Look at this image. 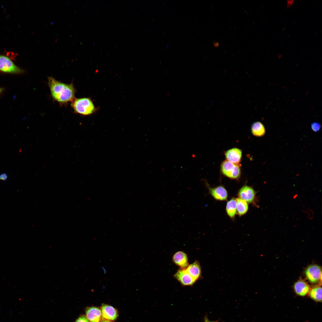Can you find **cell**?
<instances>
[{"mask_svg":"<svg viewBox=\"0 0 322 322\" xmlns=\"http://www.w3.org/2000/svg\"><path fill=\"white\" fill-rule=\"evenodd\" d=\"M48 80L51 96L60 106H66L75 98L76 90L72 83H65L51 76L48 77Z\"/></svg>","mask_w":322,"mask_h":322,"instance_id":"obj_1","label":"cell"},{"mask_svg":"<svg viewBox=\"0 0 322 322\" xmlns=\"http://www.w3.org/2000/svg\"><path fill=\"white\" fill-rule=\"evenodd\" d=\"M71 106L75 113L84 116L92 114L97 110L92 101L88 97L75 98Z\"/></svg>","mask_w":322,"mask_h":322,"instance_id":"obj_2","label":"cell"},{"mask_svg":"<svg viewBox=\"0 0 322 322\" xmlns=\"http://www.w3.org/2000/svg\"><path fill=\"white\" fill-rule=\"evenodd\" d=\"M221 170L223 175L231 179H238L241 176V168L239 165L227 160L222 162Z\"/></svg>","mask_w":322,"mask_h":322,"instance_id":"obj_3","label":"cell"},{"mask_svg":"<svg viewBox=\"0 0 322 322\" xmlns=\"http://www.w3.org/2000/svg\"><path fill=\"white\" fill-rule=\"evenodd\" d=\"M0 71L13 74H21L24 71L16 65L8 57L0 55Z\"/></svg>","mask_w":322,"mask_h":322,"instance_id":"obj_4","label":"cell"},{"mask_svg":"<svg viewBox=\"0 0 322 322\" xmlns=\"http://www.w3.org/2000/svg\"><path fill=\"white\" fill-rule=\"evenodd\" d=\"M305 274L307 280L312 284L318 283L321 281V270L318 265L314 264L309 266L306 269Z\"/></svg>","mask_w":322,"mask_h":322,"instance_id":"obj_5","label":"cell"},{"mask_svg":"<svg viewBox=\"0 0 322 322\" xmlns=\"http://www.w3.org/2000/svg\"><path fill=\"white\" fill-rule=\"evenodd\" d=\"M256 194V192L253 188L246 185L242 187L238 193L239 198L253 204L255 203Z\"/></svg>","mask_w":322,"mask_h":322,"instance_id":"obj_6","label":"cell"},{"mask_svg":"<svg viewBox=\"0 0 322 322\" xmlns=\"http://www.w3.org/2000/svg\"><path fill=\"white\" fill-rule=\"evenodd\" d=\"M210 194L216 200L219 201H225L227 198L228 193L225 187L222 185L211 188L207 185Z\"/></svg>","mask_w":322,"mask_h":322,"instance_id":"obj_7","label":"cell"},{"mask_svg":"<svg viewBox=\"0 0 322 322\" xmlns=\"http://www.w3.org/2000/svg\"><path fill=\"white\" fill-rule=\"evenodd\" d=\"M174 277L184 286L192 285L196 281L188 273L185 269L178 270L174 274Z\"/></svg>","mask_w":322,"mask_h":322,"instance_id":"obj_8","label":"cell"},{"mask_svg":"<svg viewBox=\"0 0 322 322\" xmlns=\"http://www.w3.org/2000/svg\"><path fill=\"white\" fill-rule=\"evenodd\" d=\"M101 311L102 317L105 320L114 321L116 319L118 316L117 309L108 304H103L101 307Z\"/></svg>","mask_w":322,"mask_h":322,"instance_id":"obj_9","label":"cell"},{"mask_svg":"<svg viewBox=\"0 0 322 322\" xmlns=\"http://www.w3.org/2000/svg\"><path fill=\"white\" fill-rule=\"evenodd\" d=\"M172 260L181 269L185 270L189 265L187 256L183 251H179L176 253L173 256Z\"/></svg>","mask_w":322,"mask_h":322,"instance_id":"obj_10","label":"cell"},{"mask_svg":"<svg viewBox=\"0 0 322 322\" xmlns=\"http://www.w3.org/2000/svg\"><path fill=\"white\" fill-rule=\"evenodd\" d=\"M242 154L241 150L234 148L227 151L225 152V156L227 160L234 164H238L241 161Z\"/></svg>","mask_w":322,"mask_h":322,"instance_id":"obj_11","label":"cell"},{"mask_svg":"<svg viewBox=\"0 0 322 322\" xmlns=\"http://www.w3.org/2000/svg\"><path fill=\"white\" fill-rule=\"evenodd\" d=\"M311 288L304 280L301 279L296 282L294 285V290L296 294L304 296L308 294Z\"/></svg>","mask_w":322,"mask_h":322,"instance_id":"obj_12","label":"cell"},{"mask_svg":"<svg viewBox=\"0 0 322 322\" xmlns=\"http://www.w3.org/2000/svg\"><path fill=\"white\" fill-rule=\"evenodd\" d=\"M86 316L90 322H100L101 316V309L96 307L87 308Z\"/></svg>","mask_w":322,"mask_h":322,"instance_id":"obj_13","label":"cell"},{"mask_svg":"<svg viewBox=\"0 0 322 322\" xmlns=\"http://www.w3.org/2000/svg\"><path fill=\"white\" fill-rule=\"evenodd\" d=\"M188 273L196 281L201 275V268L199 262L195 261L188 266L185 269Z\"/></svg>","mask_w":322,"mask_h":322,"instance_id":"obj_14","label":"cell"},{"mask_svg":"<svg viewBox=\"0 0 322 322\" xmlns=\"http://www.w3.org/2000/svg\"><path fill=\"white\" fill-rule=\"evenodd\" d=\"M226 210L229 217L232 220H234L236 213V199L233 198L227 203Z\"/></svg>","mask_w":322,"mask_h":322,"instance_id":"obj_15","label":"cell"},{"mask_svg":"<svg viewBox=\"0 0 322 322\" xmlns=\"http://www.w3.org/2000/svg\"><path fill=\"white\" fill-rule=\"evenodd\" d=\"M251 131L253 135L259 137L264 135L265 132L264 125L259 121L253 123L251 126Z\"/></svg>","mask_w":322,"mask_h":322,"instance_id":"obj_16","label":"cell"},{"mask_svg":"<svg viewBox=\"0 0 322 322\" xmlns=\"http://www.w3.org/2000/svg\"><path fill=\"white\" fill-rule=\"evenodd\" d=\"M236 213L240 216L245 214L248 209L247 203L239 198L236 199Z\"/></svg>","mask_w":322,"mask_h":322,"instance_id":"obj_17","label":"cell"},{"mask_svg":"<svg viewBox=\"0 0 322 322\" xmlns=\"http://www.w3.org/2000/svg\"><path fill=\"white\" fill-rule=\"evenodd\" d=\"M310 298L316 302L322 301V288L317 286L311 288L308 293Z\"/></svg>","mask_w":322,"mask_h":322,"instance_id":"obj_18","label":"cell"},{"mask_svg":"<svg viewBox=\"0 0 322 322\" xmlns=\"http://www.w3.org/2000/svg\"><path fill=\"white\" fill-rule=\"evenodd\" d=\"M320 124L318 122H314L311 125V128L313 131L317 132L320 131L321 128Z\"/></svg>","mask_w":322,"mask_h":322,"instance_id":"obj_19","label":"cell"},{"mask_svg":"<svg viewBox=\"0 0 322 322\" xmlns=\"http://www.w3.org/2000/svg\"><path fill=\"white\" fill-rule=\"evenodd\" d=\"M75 322H90L86 317L84 315H81L78 317Z\"/></svg>","mask_w":322,"mask_h":322,"instance_id":"obj_20","label":"cell"},{"mask_svg":"<svg viewBox=\"0 0 322 322\" xmlns=\"http://www.w3.org/2000/svg\"><path fill=\"white\" fill-rule=\"evenodd\" d=\"M294 0H287V6L286 7L287 8H290L291 7L294 2Z\"/></svg>","mask_w":322,"mask_h":322,"instance_id":"obj_21","label":"cell"},{"mask_svg":"<svg viewBox=\"0 0 322 322\" xmlns=\"http://www.w3.org/2000/svg\"><path fill=\"white\" fill-rule=\"evenodd\" d=\"M7 174L5 173H2L0 175V180L3 181H6L7 179Z\"/></svg>","mask_w":322,"mask_h":322,"instance_id":"obj_22","label":"cell"},{"mask_svg":"<svg viewBox=\"0 0 322 322\" xmlns=\"http://www.w3.org/2000/svg\"><path fill=\"white\" fill-rule=\"evenodd\" d=\"M219 320H217L216 321H210L208 318L207 316H206L204 319V322H218Z\"/></svg>","mask_w":322,"mask_h":322,"instance_id":"obj_23","label":"cell"},{"mask_svg":"<svg viewBox=\"0 0 322 322\" xmlns=\"http://www.w3.org/2000/svg\"><path fill=\"white\" fill-rule=\"evenodd\" d=\"M282 55L281 53H279L278 54V58H280L282 57Z\"/></svg>","mask_w":322,"mask_h":322,"instance_id":"obj_24","label":"cell"},{"mask_svg":"<svg viewBox=\"0 0 322 322\" xmlns=\"http://www.w3.org/2000/svg\"><path fill=\"white\" fill-rule=\"evenodd\" d=\"M100 322H111V321L106 320H101Z\"/></svg>","mask_w":322,"mask_h":322,"instance_id":"obj_25","label":"cell"},{"mask_svg":"<svg viewBox=\"0 0 322 322\" xmlns=\"http://www.w3.org/2000/svg\"><path fill=\"white\" fill-rule=\"evenodd\" d=\"M4 90V88L0 87V95L1 94V93Z\"/></svg>","mask_w":322,"mask_h":322,"instance_id":"obj_26","label":"cell"},{"mask_svg":"<svg viewBox=\"0 0 322 322\" xmlns=\"http://www.w3.org/2000/svg\"><path fill=\"white\" fill-rule=\"evenodd\" d=\"M318 32H316V34H315V35H317V34H318Z\"/></svg>","mask_w":322,"mask_h":322,"instance_id":"obj_27","label":"cell"}]
</instances>
